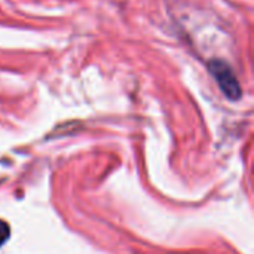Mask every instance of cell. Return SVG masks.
I'll return each instance as SVG.
<instances>
[{"mask_svg":"<svg viewBox=\"0 0 254 254\" xmlns=\"http://www.w3.org/2000/svg\"><path fill=\"white\" fill-rule=\"evenodd\" d=\"M207 65H208L211 76L216 79L219 88L222 89V92L229 100H234V101L240 100L243 95V89L231 65L223 60H211L208 61Z\"/></svg>","mask_w":254,"mask_h":254,"instance_id":"cell-1","label":"cell"},{"mask_svg":"<svg viewBox=\"0 0 254 254\" xmlns=\"http://www.w3.org/2000/svg\"><path fill=\"white\" fill-rule=\"evenodd\" d=\"M10 237V228L4 220H0V247L4 246V243Z\"/></svg>","mask_w":254,"mask_h":254,"instance_id":"cell-2","label":"cell"}]
</instances>
